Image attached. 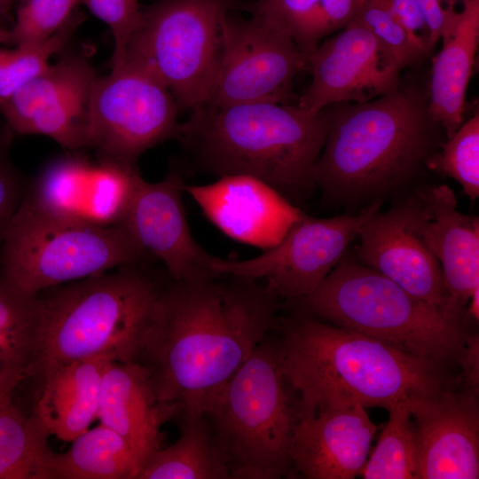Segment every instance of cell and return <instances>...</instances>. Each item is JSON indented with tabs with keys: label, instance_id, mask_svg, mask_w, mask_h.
<instances>
[{
	"label": "cell",
	"instance_id": "obj_1",
	"mask_svg": "<svg viewBox=\"0 0 479 479\" xmlns=\"http://www.w3.org/2000/svg\"><path fill=\"white\" fill-rule=\"evenodd\" d=\"M280 300L259 280L232 274L174 281L153 310L136 362L175 415L205 413L276 328Z\"/></svg>",
	"mask_w": 479,
	"mask_h": 479
},
{
	"label": "cell",
	"instance_id": "obj_2",
	"mask_svg": "<svg viewBox=\"0 0 479 479\" xmlns=\"http://www.w3.org/2000/svg\"><path fill=\"white\" fill-rule=\"evenodd\" d=\"M283 372L300 420L360 404L387 409L461 381L454 365L420 357L359 332L297 311L276 326Z\"/></svg>",
	"mask_w": 479,
	"mask_h": 479
},
{
	"label": "cell",
	"instance_id": "obj_3",
	"mask_svg": "<svg viewBox=\"0 0 479 479\" xmlns=\"http://www.w3.org/2000/svg\"><path fill=\"white\" fill-rule=\"evenodd\" d=\"M326 108L328 129L312 178L336 199L368 196L407 180L436 153L444 130L428 113V82L418 77L401 78L373 100Z\"/></svg>",
	"mask_w": 479,
	"mask_h": 479
},
{
	"label": "cell",
	"instance_id": "obj_4",
	"mask_svg": "<svg viewBox=\"0 0 479 479\" xmlns=\"http://www.w3.org/2000/svg\"><path fill=\"white\" fill-rule=\"evenodd\" d=\"M327 129L326 107L313 114L296 103L205 104L179 123L176 138L202 170L256 177L294 204L316 187L312 169Z\"/></svg>",
	"mask_w": 479,
	"mask_h": 479
},
{
	"label": "cell",
	"instance_id": "obj_5",
	"mask_svg": "<svg viewBox=\"0 0 479 479\" xmlns=\"http://www.w3.org/2000/svg\"><path fill=\"white\" fill-rule=\"evenodd\" d=\"M139 264L123 265L37 294V341L30 377L98 357L136 362L165 287Z\"/></svg>",
	"mask_w": 479,
	"mask_h": 479
},
{
	"label": "cell",
	"instance_id": "obj_6",
	"mask_svg": "<svg viewBox=\"0 0 479 479\" xmlns=\"http://www.w3.org/2000/svg\"><path fill=\"white\" fill-rule=\"evenodd\" d=\"M292 303L302 313L456 366L469 333L464 323L345 255L312 293Z\"/></svg>",
	"mask_w": 479,
	"mask_h": 479
},
{
	"label": "cell",
	"instance_id": "obj_7",
	"mask_svg": "<svg viewBox=\"0 0 479 479\" xmlns=\"http://www.w3.org/2000/svg\"><path fill=\"white\" fill-rule=\"evenodd\" d=\"M205 414L232 479L295 475L289 451L300 413L283 372L276 329L255 348Z\"/></svg>",
	"mask_w": 479,
	"mask_h": 479
},
{
	"label": "cell",
	"instance_id": "obj_8",
	"mask_svg": "<svg viewBox=\"0 0 479 479\" xmlns=\"http://www.w3.org/2000/svg\"><path fill=\"white\" fill-rule=\"evenodd\" d=\"M0 254V274L31 295L147 256L121 226L60 218L25 200L6 231Z\"/></svg>",
	"mask_w": 479,
	"mask_h": 479
},
{
	"label": "cell",
	"instance_id": "obj_9",
	"mask_svg": "<svg viewBox=\"0 0 479 479\" xmlns=\"http://www.w3.org/2000/svg\"><path fill=\"white\" fill-rule=\"evenodd\" d=\"M247 0H156L142 8L125 57L145 65L169 89L179 110L206 104L215 76L223 19Z\"/></svg>",
	"mask_w": 479,
	"mask_h": 479
},
{
	"label": "cell",
	"instance_id": "obj_10",
	"mask_svg": "<svg viewBox=\"0 0 479 479\" xmlns=\"http://www.w3.org/2000/svg\"><path fill=\"white\" fill-rule=\"evenodd\" d=\"M179 109L167 86L143 63L125 57L98 76L89 110V147L98 157L134 165L147 149L178 132Z\"/></svg>",
	"mask_w": 479,
	"mask_h": 479
},
{
	"label": "cell",
	"instance_id": "obj_11",
	"mask_svg": "<svg viewBox=\"0 0 479 479\" xmlns=\"http://www.w3.org/2000/svg\"><path fill=\"white\" fill-rule=\"evenodd\" d=\"M305 67L306 58L293 40L267 20L255 13L247 20L227 14L206 104H293L294 79Z\"/></svg>",
	"mask_w": 479,
	"mask_h": 479
},
{
	"label": "cell",
	"instance_id": "obj_12",
	"mask_svg": "<svg viewBox=\"0 0 479 479\" xmlns=\"http://www.w3.org/2000/svg\"><path fill=\"white\" fill-rule=\"evenodd\" d=\"M375 200L363 212L329 218L303 214L274 247L254 258L229 261L213 256L216 274L263 279L279 300L293 302L312 293L345 255L364 224L379 210Z\"/></svg>",
	"mask_w": 479,
	"mask_h": 479
},
{
	"label": "cell",
	"instance_id": "obj_13",
	"mask_svg": "<svg viewBox=\"0 0 479 479\" xmlns=\"http://www.w3.org/2000/svg\"><path fill=\"white\" fill-rule=\"evenodd\" d=\"M140 177L134 165L71 153L46 163L24 200L60 218L100 227L120 226Z\"/></svg>",
	"mask_w": 479,
	"mask_h": 479
},
{
	"label": "cell",
	"instance_id": "obj_14",
	"mask_svg": "<svg viewBox=\"0 0 479 479\" xmlns=\"http://www.w3.org/2000/svg\"><path fill=\"white\" fill-rule=\"evenodd\" d=\"M97 77L88 54L64 52L0 106L5 124L13 133L45 136L71 152L89 147Z\"/></svg>",
	"mask_w": 479,
	"mask_h": 479
},
{
	"label": "cell",
	"instance_id": "obj_15",
	"mask_svg": "<svg viewBox=\"0 0 479 479\" xmlns=\"http://www.w3.org/2000/svg\"><path fill=\"white\" fill-rule=\"evenodd\" d=\"M311 81L296 105L317 114L336 103H363L393 90L401 72L391 52L363 25L353 20L323 40L306 59Z\"/></svg>",
	"mask_w": 479,
	"mask_h": 479
},
{
	"label": "cell",
	"instance_id": "obj_16",
	"mask_svg": "<svg viewBox=\"0 0 479 479\" xmlns=\"http://www.w3.org/2000/svg\"><path fill=\"white\" fill-rule=\"evenodd\" d=\"M456 386L411 400L414 479L479 477L478 391Z\"/></svg>",
	"mask_w": 479,
	"mask_h": 479
},
{
	"label": "cell",
	"instance_id": "obj_17",
	"mask_svg": "<svg viewBox=\"0 0 479 479\" xmlns=\"http://www.w3.org/2000/svg\"><path fill=\"white\" fill-rule=\"evenodd\" d=\"M357 238L358 262L462 322L450 309L440 264L420 232L416 196L387 212H375Z\"/></svg>",
	"mask_w": 479,
	"mask_h": 479
},
{
	"label": "cell",
	"instance_id": "obj_18",
	"mask_svg": "<svg viewBox=\"0 0 479 479\" xmlns=\"http://www.w3.org/2000/svg\"><path fill=\"white\" fill-rule=\"evenodd\" d=\"M185 185L177 174L159 182L140 177L120 225L147 255L163 263L174 281L216 274L213 256L191 233L182 198Z\"/></svg>",
	"mask_w": 479,
	"mask_h": 479
},
{
	"label": "cell",
	"instance_id": "obj_19",
	"mask_svg": "<svg viewBox=\"0 0 479 479\" xmlns=\"http://www.w3.org/2000/svg\"><path fill=\"white\" fill-rule=\"evenodd\" d=\"M204 215L230 238L269 249L304 214L265 182L248 175H228L203 185H185Z\"/></svg>",
	"mask_w": 479,
	"mask_h": 479
},
{
	"label": "cell",
	"instance_id": "obj_20",
	"mask_svg": "<svg viewBox=\"0 0 479 479\" xmlns=\"http://www.w3.org/2000/svg\"><path fill=\"white\" fill-rule=\"evenodd\" d=\"M378 429L360 404L329 408L299 420L289 456L306 479H351L359 475Z\"/></svg>",
	"mask_w": 479,
	"mask_h": 479
},
{
	"label": "cell",
	"instance_id": "obj_21",
	"mask_svg": "<svg viewBox=\"0 0 479 479\" xmlns=\"http://www.w3.org/2000/svg\"><path fill=\"white\" fill-rule=\"evenodd\" d=\"M416 197L420 232L440 264L452 314L465 322L468 299L479 287V219L459 211L446 185L426 186Z\"/></svg>",
	"mask_w": 479,
	"mask_h": 479
},
{
	"label": "cell",
	"instance_id": "obj_22",
	"mask_svg": "<svg viewBox=\"0 0 479 479\" xmlns=\"http://www.w3.org/2000/svg\"><path fill=\"white\" fill-rule=\"evenodd\" d=\"M173 416L175 412L159 402L139 363L111 360L106 364L98 419L130 444L143 467L161 447L162 423Z\"/></svg>",
	"mask_w": 479,
	"mask_h": 479
},
{
	"label": "cell",
	"instance_id": "obj_23",
	"mask_svg": "<svg viewBox=\"0 0 479 479\" xmlns=\"http://www.w3.org/2000/svg\"><path fill=\"white\" fill-rule=\"evenodd\" d=\"M111 360L107 357L76 360L36 378L39 389L32 413L51 436L72 442L98 419L103 374Z\"/></svg>",
	"mask_w": 479,
	"mask_h": 479
},
{
	"label": "cell",
	"instance_id": "obj_24",
	"mask_svg": "<svg viewBox=\"0 0 479 479\" xmlns=\"http://www.w3.org/2000/svg\"><path fill=\"white\" fill-rule=\"evenodd\" d=\"M428 80V113L450 138L464 122L466 92L479 43V0H470L443 34Z\"/></svg>",
	"mask_w": 479,
	"mask_h": 479
},
{
	"label": "cell",
	"instance_id": "obj_25",
	"mask_svg": "<svg viewBox=\"0 0 479 479\" xmlns=\"http://www.w3.org/2000/svg\"><path fill=\"white\" fill-rule=\"evenodd\" d=\"M180 416V436L156 450L137 479H232L228 460L205 413Z\"/></svg>",
	"mask_w": 479,
	"mask_h": 479
},
{
	"label": "cell",
	"instance_id": "obj_26",
	"mask_svg": "<svg viewBox=\"0 0 479 479\" xmlns=\"http://www.w3.org/2000/svg\"><path fill=\"white\" fill-rule=\"evenodd\" d=\"M365 0H255L247 10L290 37L307 57L330 35L348 26Z\"/></svg>",
	"mask_w": 479,
	"mask_h": 479
},
{
	"label": "cell",
	"instance_id": "obj_27",
	"mask_svg": "<svg viewBox=\"0 0 479 479\" xmlns=\"http://www.w3.org/2000/svg\"><path fill=\"white\" fill-rule=\"evenodd\" d=\"M143 464L130 444L100 423L55 455L54 479H137Z\"/></svg>",
	"mask_w": 479,
	"mask_h": 479
},
{
	"label": "cell",
	"instance_id": "obj_28",
	"mask_svg": "<svg viewBox=\"0 0 479 479\" xmlns=\"http://www.w3.org/2000/svg\"><path fill=\"white\" fill-rule=\"evenodd\" d=\"M51 435L33 414L26 415L12 402L0 404V479H54L56 453Z\"/></svg>",
	"mask_w": 479,
	"mask_h": 479
},
{
	"label": "cell",
	"instance_id": "obj_29",
	"mask_svg": "<svg viewBox=\"0 0 479 479\" xmlns=\"http://www.w3.org/2000/svg\"><path fill=\"white\" fill-rule=\"evenodd\" d=\"M37 326V295L22 292L0 274V377L18 383L30 377Z\"/></svg>",
	"mask_w": 479,
	"mask_h": 479
},
{
	"label": "cell",
	"instance_id": "obj_30",
	"mask_svg": "<svg viewBox=\"0 0 479 479\" xmlns=\"http://www.w3.org/2000/svg\"><path fill=\"white\" fill-rule=\"evenodd\" d=\"M386 410L389 420L358 475L364 479H414L411 400L396 402Z\"/></svg>",
	"mask_w": 479,
	"mask_h": 479
},
{
	"label": "cell",
	"instance_id": "obj_31",
	"mask_svg": "<svg viewBox=\"0 0 479 479\" xmlns=\"http://www.w3.org/2000/svg\"><path fill=\"white\" fill-rule=\"evenodd\" d=\"M83 20V13L77 11L45 42L11 49L0 47V106L48 67L50 59L66 48Z\"/></svg>",
	"mask_w": 479,
	"mask_h": 479
},
{
	"label": "cell",
	"instance_id": "obj_32",
	"mask_svg": "<svg viewBox=\"0 0 479 479\" xmlns=\"http://www.w3.org/2000/svg\"><path fill=\"white\" fill-rule=\"evenodd\" d=\"M429 169L456 180L472 200L479 197V112L467 120L428 160Z\"/></svg>",
	"mask_w": 479,
	"mask_h": 479
},
{
	"label": "cell",
	"instance_id": "obj_33",
	"mask_svg": "<svg viewBox=\"0 0 479 479\" xmlns=\"http://www.w3.org/2000/svg\"><path fill=\"white\" fill-rule=\"evenodd\" d=\"M15 21L9 29L12 46L47 41L77 12L81 0H19Z\"/></svg>",
	"mask_w": 479,
	"mask_h": 479
},
{
	"label": "cell",
	"instance_id": "obj_34",
	"mask_svg": "<svg viewBox=\"0 0 479 479\" xmlns=\"http://www.w3.org/2000/svg\"><path fill=\"white\" fill-rule=\"evenodd\" d=\"M354 20L391 52L401 70L415 67L425 60L384 0H365Z\"/></svg>",
	"mask_w": 479,
	"mask_h": 479
},
{
	"label": "cell",
	"instance_id": "obj_35",
	"mask_svg": "<svg viewBox=\"0 0 479 479\" xmlns=\"http://www.w3.org/2000/svg\"><path fill=\"white\" fill-rule=\"evenodd\" d=\"M81 4L110 28L114 42L112 67L119 66L130 37L141 24L138 0H81Z\"/></svg>",
	"mask_w": 479,
	"mask_h": 479
},
{
	"label": "cell",
	"instance_id": "obj_36",
	"mask_svg": "<svg viewBox=\"0 0 479 479\" xmlns=\"http://www.w3.org/2000/svg\"><path fill=\"white\" fill-rule=\"evenodd\" d=\"M12 134L6 124L0 128V246L27 189L11 157Z\"/></svg>",
	"mask_w": 479,
	"mask_h": 479
},
{
	"label": "cell",
	"instance_id": "obj_37",
	"mask_svg": "<svg viewBox=\"0 0 479 479\" xmlns=\"http://www.w3.org/2000/svg\"><path fill=\"white\" fill-rule=\"evenodd\" d=\"M406 31L420 56L426 59L434 49L430 34L416 0H384Z\"/></svg>",
	"mask_w": 479,
	"mask_h": 479
},
{
	"label": "cell",
	"instance_id": "obj_38",
	"mask_svg": "<svg viewBox=\"0 0 479 479\" xmlns=\"http://www.w3.org/2000/svg\"><path fill=\"white\" fill-rule=\"evenodd\" d=\"M461 372L462 383L468 388L479 389V338L475 333H468L465 348L458 363Z\"/></svg>",
	"mask_w": 479,
	"mask_h": 479
},
{
	"label": "cell",
	"instance_id": "obj_39",
	"mask_svg": "<svg viewBox=\"0 0 479 479\" xmlns=\"http://www.w3.org/2000/svg\"><path fill=\"white\" fill-rule=\"evenodd\" d=\"M443 11L452 19H456L470 0H436Z\"/></svg>",
	"mask_w": 479,
	"mask_h": 479
},
{
	"label": "cell",
	"instance_id": "obj_40",
	"mask_svg": "<svg viewBox=\"0 0 479 479\" xmlns=\"http://www.w3.org/2000/svg\"><path fill=\"white\" fill-rule=\"evenodd\" d=\"M472 318L475 322H478L479 318V287L475 288L471 294L465 310L466 318Z\"/></svg>",
	"mask_w": 479,
	"mask_h": 479
},
{
	"label": "cell",
	"instance_id": "obj_41",
	"mask_svg": "<svg viewBox=\"0 0 479 479\" xmlns=\"http://www.w3.org/2000/svg\"><path fill=\"white\" fill-rule=\"evenodd\" d=\"M17 386L18 383L12 381L0 378V404L12 397L13 390Z\"/></svg>",
	"mask_w": 479,
	"mask_h": 479
},
{
	"label": "cell",
	"instance_id": "obj_42",
	"mask_svg": "<svg viewBox=\"0 0 479 479\" xmlns=\"http://www.w3.org/2000/svg\"><path fill=\"white\" fill-rule=\"evenodd\" d=\"M19 0H0V15L9 11Z\"/></svg>",
	"mask_w": 479,
	"mask_h": 479
},
{
	"label": "cell",
	"instance_id": "obj_43",
	"mask_svg": "<svg viewBox=\"0 0 479 479\" xmlns=\"http://www.w3.org/2000/svg\"><path fill=\"white\" fill-rule=\"evenodd\" d=\"M10 36L9 29H5L0 26V47L2 45L9 44Z\"/></svg>",
	"mask_w": 479,
	"mask_h": 479
}]
</instances>
